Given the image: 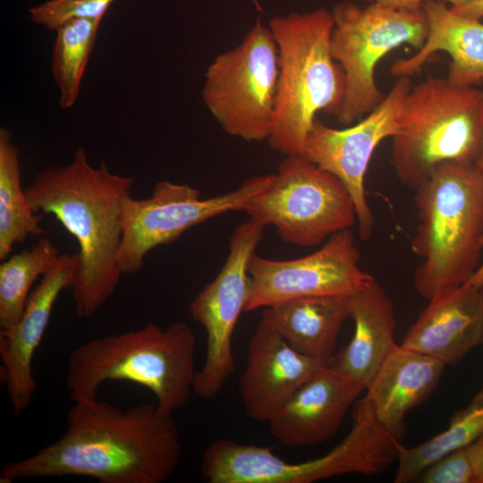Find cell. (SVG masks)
<instances>
[{
  "mask_svg": "<svg viewBox=\"0 0 483 483\" xmlns=\"http://www.w3.org/2000/svg\"><path fill=\"white\" fill-rule=\"evenodd\" d=\"M56 441L4 464L0 481L86 476L101 483H163L182 454L179 428L157 404L121 410L97 398L74 401Z\"/></svg>",
  "mask_w": 483,
  "mask_h": 483,
  "instance_id": "obj_1",
  "label": "cell"
},
{
  "mask_svg": "<svg viewBox=\"0 0 483 483\" xmlns=\"http://www.w3.org/2000/svg\"><path fill=\"white\" fill-rule=\"evenodd\" d=\"M133 185L132 177L112 173L105 162L94 167L79 148L69 165L43 170L24 188L33 211L54 216L78 242L71 291L80 318L95 315L119 284L122 205Z\"/></svg>",
  "mask_w": 483,
  "mask_h": 483,
  "instance_id": "obj_2",
  "label": "cell"
},
{
  "mask_svg": "<svg viewBox=\"0 0 483 483\" xmlns=\"http://www.w3.org/2000/svg\"><path fill=\"white\" fill-rule=\"evenodd\" d=\"M195 344L193 331L182 321L92 338L69 354L70 396L73 402L96 399L101 384L130 381L149 389L157 408L174 414L193 390Z\"/></svg>",
  "mask_w": 483,
  "mask_h": 483,
  "instance_id": "obj_3",
  "label": "cell"
},
{
  "mask_svg": "<svg viewBox=\"0 0 483 483\" xmlns=\"http://www.w3.org/2000/svg\"><path fill=\"white\" fill-rule=\"evenodd\" d=\"M419 225L411 249L422 258L413 285L427 301L463 285L483 248V182L472 163H447L415 189Z\"/></svg>",
  "mask_w": 483,
  "mask_h": 483,
  "instance_id": "obj_4",
  "label": "cell"
},
{
  "mask_svg": "<svg viewBox=\"0 0 483 483\" xmlns=\"http://www.w3.org/2000/svg\"><path fill=\"white\" fill-rule=\"evenodd\" d=\"M279 52V77L270 148L285 156L302 155L317 114L335 115L345 79L330 51L332 13L324 7L275 16L269 21Z\"/></svg>",
  "mask_w": 483,
  "mask_h": 483,
  "instance_id": "obj_5",
  "label": "cell"
},
{
  "mask_svg": "<svg viewBox=\"0 0 483 483\" xmlns=\"http://www.w3.org/2000/svg\"><path fill=\"white\" fill-rule=\"evenodd\" d=\"M483 134V90L447 78L412 85L392 139L397 178L413 190L447 163H472Z\"/></svg>",
  "mask_w": 483,
  "mask_h": 483,
  "instance_id": "obj_6",
  "label": "cell"
},
{
  "mask_svg": "<svg viewBox=\"0 0 483 483\" xmlns=\"http://www.w3.org/2000/svg\"><path fill=\"white\" fill-rule=\"evenodd\" d=\"M331 13L330 51L345 79L335 117L349 126L372 112L386 97L375 80L378 62L404 44L420 49L427 39L428 21L422 8L399 11L351 1L337 3Z\"/></svg>",
  "mask_w": 483,
  "mask_h": 483,
  "instance_id": "obj_7",
  "label": "cell"
},
{
  "mask_svg": "<svg viewBox=\"0 0 483 483\" xmlns=\"http://www.w3.org/2000/svg\"><path fill=\"white\" fill-rule=\"evenodd\" d=\"M278 77L276 42L258 20L238 46L208 66L202 99L228 134L246 141L265 140L273 125Z\"/></svg>",
  "mask_w": 483,
  "mask_h": 483,
  "instance_id": "obj_8",
  "label": "cell"
},
{
  "mask_svg": "<svg viewBox=\"0 0 483 483\" xmlns=\"http://www.w3.org/2000/svg\"><path fill=\"white\" fill-rule=\"evenodd\" d=\"M265 227L273 225L284 242L318 245L356 222L353 200L342 183L302 155H288L270 185L245 209Z\"/></svg>",
  "mask_w": 483,
  "mask_h": 483,
  "instance_id": "obj_9",
  "label": "cell"
},
{
  "mask_svg": "<svg viewBox=\"0 0 483 483\" xmlns=\"http://www.w3.org/2000/svg\"><path fill=\"white\" fill-rule=\"evenodd\" d=\"M274 174L253 176L229 192L201 199L200 191L187 184L157 182L151 196H127L122 205L123 234L117 255L122 275L140 271L153 249L177 240L191 227L232 211H245L252 199L271 183Z\"/></svg>",
  "mask_w": 483,
  "mask_h": 483,
  "instance_id": "obj_10",
  "label": "cell"
},
{
  "mask_svg": "<svg viewBox=\"0 0 483 483\" xmlns=\"http://www.w3.org/2000/svg\"><path fill=\"white\" fill-rule=\"evenodd\" d=\"M264 229L251 218L239 225L231 235L229 253L220 272L188 305L191 318L207 334L206 358L193 383V392L202 399H215L235 371L232 337L250 294L248 266Z\"/></svg>",
  "mask_w": 483,
  "mask_h": 483,
  "instance_id": "obj_11",
  "label": "cell"
},
{
  "mask_svg": "<svg viewBox=\"0 0 483 483\" xmlns=\"http://www.w3.org/2000/svg\"><path fill=\"white\" fill-rule=\"evenodd\" d=\"M411 87L410 77H397L380 105L357 123L340 130L317 118L305 140L303 156L337 177L350 193L362 240L371 236L375 224L366 199V172L377 147L396 132L402 104Z\"/></svg>",
  "mask_w": 483,
  "mask_h": 483,
  "instance_id": "obj_12",
  "label": "cell"
},
{
  "mask_svg": "<svg viewBox=\"0 0 483 483\" xmlns=\"http://www.w3.org/2000/svg\"><path fill=\"white\" fill-rule=\"evenodd\" d=\"M360 258L350 228L333 233L319 250L301 258L277 260L254 253L248 266L251 289L245 311L299 297L352 295L372 277L360 267Z\"/></svg>",
  "mask_w": 483,
  "mask_h": 483,
  "instance_id": "obj_13",
  "label": "cell"
},
{
  "mask_svg": "<svg viewBox=\"0 0 483 483\" xmlns=\"http://www.w3.org/2000/svg\"><path fill=\"white\" fill-rule=\"evenodd\" d=\"M79 266L78 252L60 254L30 293L19 321L8 329L0 330L1 378L16 415L27 410L33 400L37 390L32 370L34 353L58 296L72 287Z\"/></svg>",
  "mask_w": 483,
  "mask_h": 483,
  "instance_id": "obj_14",
  "label": "cell"
},
{
  "mask_svg": "<svg viewBox=\"0 0 483 483\" xmlns=\"http://www.w3.org/2000/svg\"><path fill=\"white\" fill-rule=\"evenodd\" d=\"M326 362L292 349L264 317L247 349L239 391L248 418L267 422Z\"/></svg>",
  "mask_w": 483,
  "mask_h": 483,
  "instance_id": "obj_15",
  "label": "cell"
},
{
  "mask_svg": "<svg viewBox=\"0 0 483 483\" xmlns=\"http://www.w3.org/2000/svg\"><path fill=\"white\" fill-rule=\"evenodd\" d=\"M363 391V386L326 364L271 415L269 430L288 447L322 444L335 435Z\"/></svg>",
  "mask_w": 483,
  "mask_h": 483,
  "instance_id": "obj_16",
  "label": "cell"
},
{
  "mask_svg": "<svg viewBox=\"0 0 483 483\" xmlns=\"http://www.w3.org/2000/svg\"><path fill=\"white\" fill-rule=\"evenodd\" d=\"M402 346L458 363L483 344V301L480 288L462 285L428 301L406 333Z\"/></svg>",
  "mask_w": 483,
  "mask_h": 483,
  "instance_id": "obj_17",
  "label": "cell"
},
{
  "mask_svg": "<svg viewBox=\"0 0 483 483\" xmlns=\"http://www.w3.org/2000/svg\"><path fill=\"white\" fill-rule=\"evenodd\" d=\"M422 9L428 21L427 39L415 55L396 60L391 74L411 78L433 54L443 51L452 60L446 77L449 80L464 86L482 84L483 22L454 13L445 0H425Z\"/></svg>",
  "mask_w": 483,
  "mask_h": 483,
  "instance_id": "obj_18",
  "label": "cell"
},
{
  "mask_svg": "<svg viewBox=\"0 0 483 483\" xmlns=\"http://www.w3.org/2000/svg\"><path fill=\"white\" fill-rule=\"evenodd\" d=\"M441 360L396 344L366 388L365 400L394 436L404 432L407 413L436 388L445 368Z\"/></svg>",
  "mask_w": 483,
  "mask_h": 483,
  "instance_id": "obj_19",
  "label": "cell"
},
{
  "mask_svg": "<svg viewBox=\"0 0 483 483\" xmlns=\"http://www.w3.org/2000/svg\"><path fill=\"white\" fill-rule=\"evenodd\" d=\"M350 317L354 334L350 343L335 352L326 365L366 388L397 344L394 342V306L372 276L351 295Z\"/></svg>",
  "mask_w": 483,
  "mask_h": 483,
  "instance_id": "obj_20",
  "label": "cell"
},
{
  "mask_svg": "<svg viewBox=\"0 0 483 483\" xmlns=\"http://www.w3.org/2000/svg\"><path fill=\"white\" fill-rule=\"evenodd\" d=\"M350 313L351 295L306 296L265 308L262 317L292 349L327 362Z\"/></svg>",
  "mask_w": 483,
  "mask_h": 483,
  "instance_id": "obj_21",
  "label": "cell"
},
{
  "mask_svg": "<svg viewBox=\"0 0 483 483\" xmlns=\"http://www.w3.org/2000/svg\"><path fill=\"white\" fill-rule=\"evenodd\" d=\"M41 216L33 211L21 182L19 149L11 132L0 130V259L10 255L16 243L40 236Z\"/></svg>",
  "mask_w": 483,
  "mask_h": 483,
  "instance_id": "obj_22",
  "label": "cell"
},
{
  "mask_svg": "<svg viewBox=\"0 0 483 483\" xmlns=\"http://www.w3.org/2000/svg\"><path fill=\"white\" fill-rule=\"evenodd\" d=\"M483 435V388L451 419L441 433L413 447H400L395 483L417 481L422 471L443 455L467 446Z\"/></svg>",
  "mask_w": 483,
  "mask_h": 483,
  "instance_id": "obj_23",
  "label": "cell"
},
{
  "mask_svg": "<svg viewBox=\"0 0 483 483\" xmlns=\"http://www.w3.org/2000/svg\"><path fill=\"white\" fill-rule=\"evenodd\" d=\"M60 256L47 238H41L30 249L11 256L0 265V330L8 329L21 318L30 287L42 277Z\"/></svg>",
  "mask_w": 483,
  "mask_h": 483,
  "instance_id": "obj_24",
  "label": "cell"
},
{
  "mask_svg": "<svg viewBox=\"0 0 483 483\" xmlns=\"http://www.w3.org/2000/svg\"><path fill=\"white\" fill-rule=\"evenodd\" d=\"M101 21L72 19L55 30L51 71L64 109L72 107L77 101Z\"/></svg>",
  "mask_w": 483,
  "mask_h": 483,
  "instance_id": "obj_25",
  "label": "cell"
},
{
  "mask_svg": "<svg viewBox=\"0 0 483 483\" xmlns=\"http://www.w3.org/2000/svg\"><path fill=\"white\" fill-rule=\"evenodd\" d=\"M115 0H47L29 10L30 20L56 30L72 19L102 20Z\"/></svg>",
  "mask_w": 483,
  "mask_h": 483,
  "instance_id": "obj_26",
  "label": "cell"
},
{
  "mask_svg": "<svg viewBox=\"0 0 483 483\" xmlns=\"http://www.w3.org/2000/svg\"><path fill=\"white\" fill-rule=\"evenodd\" d=\"M422 483H477L470 445L430 463L418 480Z\"/></svg>",
  "mask_w": 483,
  "mask_h": 483,
  "instance_id": "obj_27",
  "label": "cell"
},
{
  "mask_svg": "<svg viewBox=\"0 0 483 483\" xmlns=\"http://www.w3.org/2000/svg\"><path fill=\"white\" fill-rule=\"evenodd\" d=\"M389 9L399 11H416L422 8L425 0H365Z\"/></svg>",
  "mask_w": 483,
  "mask_h": 483,
  "instance_id": "obj_28",
  "label": "cell"
},
{
  "mask_svg": "<svg viewBox=\"0 0 483 483\" xmlns=\"http://www.w3.org/2000/svg\"><path fill=\"white\" fill-rule=\"evenodd\" d=\"M477 483H483V435L470 445Z\"/></svg>",
  "mask_w": 483,
  "mask_h": 483,
  "instance_id": "obj_29",
  "label": "cell"
},
{
  "mask_svg": "<svg viewBox=\"0 0 483 483\" xmlns=\"http://www.w3.org/2000/svg\"><path fill=\"white\" fill-rule=\"evenodd\" d=\"M451 7V6H450ZM451 9L462 16L480 20L483 18V0H477Z\"/></svg>",
  "mask_w": 483,
  "mask_h": 483,
  "instance_id": "obj_30",
  "label": "cell"
},
{
  "mask_svg": "<svg viewBox=\"0 0 483 483\" xmlns=\"http://www.w3.org/2000/svg\"><path fill=\"white\" fill-rule=\"evenodd\" d=\"M481 244L483 246V236L481 239ZM464 285L472 286L476 288H481L483 286V263L478 267V268L475 270L473 275L469 278V280L464 284Z\"/></svg>",
  "mask_w": 483,
  "mask_h": 483,
  "instance_id": "obj_31",
  "label": "cell"
},
{
  "mask_svg": "<svg viewBox=\"0 0 483 483\" xmlns=\"http://www.w3.org/2000/svg\"><path fill=\"white\" fill-rule=\"evenodd\" d=\"M473 165L483 182V134Z\"/></svg>",
  "mask_w": 483,
  "mask_h": 483,
  "instance_id": "obj_32",
  "label": "cell"
},
{
  "mask_svg": "<svg viewBox=\"0 0 483 483\" xmlns=\"http://www.w3.org/2000/svg\"><path fill=\"white\" fill-rule=\"evenodd\" d=\"M446 3L451 4V7L461 6L469 3H472L477 0H445Z\"/></svg>",
  "mask_w": 483,
  "mask_h": 483,
  "instance_id": "obj_33",
  "label": "cell"
},
{
  "mask_svg": "<svg viewBox=\"0 0 483 483\" xmlns=\"http://www.w3.org/2000/svg\"><path fill=\"white\" fill-rule=\"evenodd\" d=\"M481 295H482V301H483V286L480 288Z\"/></svg>",
  "mask_w": 483,
  "mask_h": 483,
  "instance_id": "obj_34",
  "label": "cell"
},
{
  "mask_svg": "<svg viewBox=\"0 0 483 483\" xmlns=\"http://www.w3.org/2000/svg\"><path fill=\"white\" fill-rule=\"evenodd\" d=\"M255 3H257V0H253Z\"/></svg>",
  "mask_w": 483,
  "mask_h": 483,
  "instance_id": "obj_35",
  "label": "cell"
}]
</instances>
